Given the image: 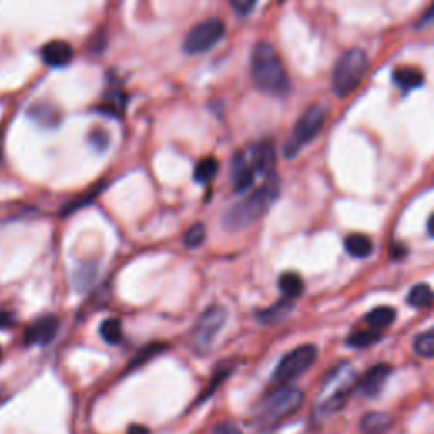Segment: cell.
Masks as SVG:
<instances>
[{
    "label": "cell",
    "instance_id": "obj_1",
    "mask_svg": "<svg viewBox=\"0 0 434 434\" xmlns=\"http://www.w3.org/2000/svg\"><path fill=\"white\" fill-rule=\"evenodd\" d=\"M251 76L255 85L275 97H283L290 92V80L287 75L277 50L270 42L261 41L251 51Z\"/></svg>",
    "mask_w": 434,
    "mask_h": 434
},
{
    "label": "cell",
    "instance_id": "obj_2",
    "mask_svg": "<svg viewBox=\"0 0 434 434\" xmlns=\"http://www.w3.org/2000/svg\"><path fill=\"white\" fill-rule=\"evenodd\" d=\"M277 197L278 182L272 175L263 187L258 188L251 195H248L246 199L236 202L234 205H231L226 210L224 217H222V227L229 231V233H236V231H241L244 227L255 224L256 221H260L268 212V209L272 207Z\"/></svg>",
    "mask_w": 434,
    "mask_h": 434
},
{
    "label": "cell",
    "instance_id": "obj_3",
    "mask_svg": "<svg viewBox=\"0 0 434 434\" xmlns=\"http://www.w3.org/2000/svg\"><path fill=\"white\" fill-rule=\"evenodd\" d=\"M356 387V373L350 363H339L326 377L317 397V414L331 416L346 404L348 395Z\"/></svg>",
    "mask_w": 434,
    "mask_h": 434
},
{
    "label": "cell",
    "instance_id": "obj_4",
    "mask_svg": "<svg viewBox=\"0 0 434 434\" xmlns=\"http://www.w3.org/2000/svg\"><path fill=\"white\" fill-rule=\"evenodd\" d=\"M368 73V57L363 50L351 48L338 59L333 70V90L338 97L345 98L362 85Z\"/></svg>",
    "mask_w": 434,
    "mask_h": 434
},
{
    "label": "cell",
    "instance_id": "obj_5",
    "mask_svg": "<svg viewBox=\"0 0 434 434\" xmlns=\"http://www.w3.org/2000/svg\"><path fill=\"white\" fill-rule=\"evenodd\" d=\"M326 122V110L324 107L321 105H311L309 109L304 110V114L300 115L295 122L294 132H292L290 139L287 141L285 146H283V154L287 158H294L302 146H306L307 143L319 135V131L324 126Z\"/></svg>",
    "mask_w": 434,
    "mask_h": 434
},
{
    "label": "cell",
    "instance_id": "obj_6",
    "mask_svg": "<svg viewBox=\"0 0 434 434\" xmlns=\"http://www.w3.org/2000/svg\"><path fill=\"white\" fill-rule=\"evenodd\" d=\"M227 319V311L222 306H210L205 309L197 321L195 329L192 333V346L197 353L205 355L212 350L217 334L224 328Z\"/></svg>",
    "mask_w": 434,
    "mask_h": 434
},
{
    "label": "cell",
    "instance_id": "obj_7",
    "mask_svg": "<svg viewBox=\"0 0 434 434\" xmlns=\"http://www.w3.org/2000/svg\"><path fill=\"white\" fill-rule=\"evenodd\" d=\"M317 360V348L314 345H302L290 353H287L280 360L273 372V382L277 385H287L292 380L304 375L309 368L316 363Z\"/></svg>",
    "mask_w": 434,
    "mask_h": 434
},
{
    "label": "cell",
    "instance_id": "obj_8",
    "mask_svg": "<svg viewBox=\"0 0 434 434\" xmlns=\"http://www.w3.org/2000/svg\"><path fill=\"white\" fill-rule=\"evenodd\" d=\"M226 34L224 23L219 19H207L195 24L183 41V50L188 55H202L212 50Z\"/></svg>",
    "mask_w": 434,
    "mask_h": 434
},
{
    "label": "cell",
    "instance_id": "obj_9",
    "mask_svg": "<svg viewBox=\"0 0 434 434\" xmlns=\"http://www.w3.org/2000/svg\"><path fill=\"white\" fill-rule=\"evenodd\" d=\"M304 394L299 389H292V387H283L277 390L272 397L266 399L261 418L265 423H280V421L290 418L295 411L302 407Z\"/></svg>",
    "mask_w": 434,
    "mask_h": 434
},
{
    "label": "cell",
    "instance_id": "obj_10",
    "mask_svg": "<svg viewBox=\"0 0 434 434\" xmlns=\"http://www.w3.org/2000/svg\"><path fill=\"white\" fill-rule=\"evenodd\" d=\"M59 331V319L53 314L38 317L25 328L24 343L28 346H46L57 338Z\"/></svg>",
    "mask_w": 434,
    "mask_h": 434
},
{
    "label": "cell",
    "instance_id": "obj_11",
    "mask_svg": "<svg viewBox=\"0 0 434 434\" xmlns=\"http://www.w3.org/2000/svg\"><path fill=\"white\" fill-rule=\"evenodd\" d=\"M256 170L251 160H248L243 153H236L231 160V182L236 193L246 192L255 183Z\"/></svg>",
    "mask_w": 434,
    "mask_h": 434
},
{
    "label": "cell",
    "instance_id": "obj_12",
    "mask_svg": "<svg viewBox=\"0 0 434 434\" xmlns=\"http://www.w3.org/2000/svg\"><path fill=\"white\" fill-rule=\"evenodd\" d=\"M390 373H392V367H390V365H375V367H372L370 370L365 373L362 380L356 384V387H358L360 392L367 395V397H375V395L382 392L387 380H389Z\"/></svg>",
    "mask_w": 434,
    "mask_h": 434
},
{
    "label": "cell",
    "instance_id": "obj_13",
    "mask_svg": "<svg viewBox=\"0 0 434 434\" xmlns=\"http://www.w3.org/2000/svg\"><path fill=\"white\" fill-rule=\"evenodd\" d=\"M73 57H75V53H73L72 45H68L67 41H51L48 45L42 46L41 50L42 62L53 68L67 67Z\"/></svg>",
    "mask_w": 434,
    "mask_h": 434
},
{
    "label": "cell",
    "instance_id": "obj_14",
    "mask_svg": "<svg viewBox=\"0 0 434 434\" xmlns=\"http://www.w3.org/2000/svg\"><path fill=\"white\" fill-rule=\"evenodd\" d=\"M249 160H251L256 171L263 175H273L277 156H275V146L272 141H263V143L256 144L251 149V158Z\"/></svg>",
    "mask_w": 434,
    "mask_h": 434
},
{
    "label": "cell",
    "instance_id": "obj_15",
    "mask_svg": "<svg viewBox=\"0 0 434 434\" xmlns=\"http://www.w3.org/2000/svg\"><path fill=\"white\" fill-rule=\"evenodd\" d=\"M394 84L397 85L402 92H411V90L419 88L424 81L423 72L412 67H399L392 75Z\"/></svg>",
    "mask_w": 434,
    "mask_h": 434
},
{
    "label": "cell",
    "instance_id": "obj_16",
    "mask_svg": "<svg viewBox=\"0 0 434 434\" xmlns=\"http://www.w3.org/2000/svg\"><path fill=\"white\" fill-rule=\"evenodd\" d=\"M345 248H346L348 255L362 260V258H368L372 255L373 241L370 239V236H367V234L351 233L346 236Z\"/></svg>",
    "mask_w": 434,
    "mask_h": 434
},
{
    "label": "cell",
    "instance_id": "obj_17",
    "mask_svg": "<svg viewBox=\"0 0 434 434\" xmlns=\"http://www.w3.org/2000/svg\"><path fill=\"white\" fill-rule=\"evenodd\" d=\"M292 309H294V300L285 297L283 300H280V302L273 304L272 307L256 312V319L263 322V324H275V322L285 319Z\"/></svg>",
    "mask_w": 434,
    "mask_h": 434
},
{
    "label": "cell",
    "instance_id": "obj_18",
    "mask_svg": "<svg viewBox=\"0 0 434 434\" xmlns=\"http://www.w3.org/2000/svg\"><path fill=\"white\" fill-rule=\"evenodd\" d=\"M395 316H397V314H395V309L384 306V307L372 309V311L365 316V321H367V324L370 326V328H373L375 331H382L394 324Z\"/></svg>",
    "mask_w": 434,
    "mask_h": 434
},
{
    "label": "cell",
    "instance_id": "obj_19",
    "mask_svg": "<svg viewBox=\"0 0 434 434\" xmlns=\"http://www.w3.org/2000/svg\"><path fill=\"white\" fill-rule=\"evenodd\" d=\"M278 287L287 299H297L304 292V280L299 273L285 272L278 278Z\"/></svg>",
    "mask_w": 434,
    "mask_h": 434
},
{
    "label": "cell",
    "instance_id": "obj_20",
    "mask_svg": "<svg viewBox=\"0 0 434 434\" xmlns=\"http://www.w3.org/2000/svg\"><path fill=\"white\" fill-rule=\"evenodd\" d=\"M434 302V292L428 283H418L407 294V304L414 309H426Z\"/></svg>",
    "mask_w": 434,
    "mask_h": 434
},
{
    "label": "cell",
    "instance_id": "obj_21",
    "mask_svg": "<svg viewBox=\"0 0 434 434\" xmlns=\"http://www.w3.org/2000/svg\"><path fill=\"white\" fill-rule=\"evenodd\" d=\"M166 348H169V345H166V343H153V345H148V346L141 348V350L135 355V358H132L131 362H129L126 372L136 370V368H139L141 365L148 363L149 360L153 358V356L160 355L161 351L166 350Z\"/></svg>",
    "mask_w": 434,
    "mask_h": 434
},
{
    "label": "cell",
    "instance_id": "obj_22",
    "mask_svg": "<svg viewBox=\"0 0 434 434\" xmlns=\"http://www.w3.org/2000/svg\"><path fill=\"white\" fill-rule=\"evenodd\" d=\"M101 336L107 345H119L122 341V322L115 317H109L101 324Z\"/></svg>",
    "mask_w": 434,
    "mask_h": 434
},
{
    "label": "cell",
    "instance_id": "obj_23",
    "mask_svg": "<svg viewBox=\"0 0 434 434\" xmlns=\"http://www.w3.org/2000/svg\"><path fill=\"white\" fill-rule=\"evenodd\" d=\"M219 170V163L216 158H204L195 165V170H193V180L197 183H207L217 175Z\"/></svg>",
    "mask_w": 434,
    "mask_h": 434
},
{
    "label": "cell",
    "instance_id": "obj_24",
    "mask_svg": "<svg viewBox=\"0 0 434 434\" xmlns=\"http://www.w3.org/2000/svg\"><path fill=\"white\" fill-rule=\"evenodd\" d=\"M390 424H392V419L387 414H382V412H370V414L365 416L362 421V426L368 434H378L382 431H387Z\"/></svg>",
    "mask_w": 434,
    "mask_h": 434
},
{
    "label": "cell",
    "instance_id": "obj_25",
    "mask_svg": "<svg viewBox=\"0 0 434 434\" xmlns=\"http://www.w3.org/2000/svg\"><path fill=\"white\" fill-rule=\"evenodd\" d=\"M382 333L380 331H356V333H351L348 336L346 343L348 346L351 348H368L372 345H375L377 341H380Z\"/></svg>",
    "mask_w": 434,
    "mask_h": 434
},
{
    "label": "cell",
    "instance_id": "obj_26",
    "mask_svg": "<svg viewBox=\"0 0 434 434\" xmlns=\"http://www.w3.org/2000/svg\"><path fill=\"white\" fill-rule=\"evenodd\" d=\"M414 351L423 358H434V328L421 333L414 339Z\"/></svg>",
    "mask_w": 434,
    "mask_h": 434
},
{
    "label": "cell",
    "instance_id": "obj_27",
    "mask_svg": "<svg viewBox=\"0 0 434 434\" xmlns=\"http://www.w3.org/2000/svg\"><path fill=\"white\" fill-rule=\"evenodd\" d=\"M102 188H104V185H97V187L90 188V192L85 193V195L79 197V199H76V200L68 202V204L64 205V207L62 209V212H59V214H62V216H70V214L75 212V210H79L80 207H84V205L90 204V202H92L98 195V192H101Z\"/></svg>",
    "mask_w": 434,
    "mask_h": 434
},
{
    "label": "cell",
    "instance_id": "obj_28",
    "mask_svg": "<svg viewBox=\"0 0 434 434\" xmlns=\"http://www.w3.org/2000/svg\"><path fill=\"white\" fill-rule=\"evenodd\" d=\"M205 236H207V231H205V226L197 222L193 224L190 229L187 231L185 236H183V243H185L187 248H199L204 244Z\"/></svg>",
    "mask_w": 434,
    "mask_h": 434
},
{
    "label": "cell",
    "instance_id": "obj_29",
    "mask_svg": "<svg viewBox=\"0 0 434 434\" xmlns=\"http://www.w3.org/2000/svg\"><path fill=\"white\" fill-rule=\"evenodd\" d=\"M96 272L97 268L93 265H81L75 273L76 287H79L80 290L87 289L90 283L93 282V278H96Z\"/></svg>",
    "mask_w": 434,
    "mask_h": 434
},
{
    "label": "cell",
    "instance_id": "obj_30",
    "mask_svg": "<svg viewBox=\"0 0 434 434\" xmlns=\"http://www.w3.org/2000/svg\"><path fill=\"white\" fill-rule=\"evenodd\" d=\"M231 372H233V367H229V365H221V367H219L217 370L214 372V380H212V384H209L207 392H205L204 395H202V397H200V402H204L205 399H207L210 394H214V392H216V389H217V387L221 385L222 382H224L227 377H229V373H231Z\"/></svg>",
    "mask_w": 434,
    "mask_h": 434
},
{
    "label": "cell",
    "instance_id": "obj_31",
    "mask_svg": "<svg viewBox=\"0 0 434 434\" xmlns=\"http://www.w3.org/2000/svg\"><path fill=\"white\" fill-rule=\"evenodd\" d=\"M258 0H231V6L239 16H246L253 11Z\"/></svg>",
    "mask_w": 434,
    "mask_h": 434
},
{
    "label": "cell",
    "instance_id": "obj_32",
    "mask_svg": "<svg viewBox=\"0 0 434 434\" xmlns=\"http://www.w3.org/2000/svg\"><path fill=\"white\" fill-rule=\"evenodd\" d=\"M90 143L96 146V149H98V152H104L107 144H109V136H107V132L96 131L90 136Z\"/></svg>",
    "mask_w": 434,
    "mask_h": 434
},
{
    "label": "cell",
    "instance_id": "obj_33",
    "mask_svg": "<svg viewBox=\"0 0 434 434\" xmlns=\"http://www.w3.org/2000/svg\"><path fill=\"white\" fill-rule=\"evenodd\" d=\"M214 434H243V433L241 429L233 423H221L217 424L216 429H214Z\"/></svg>",
    "mask_w": 434,
    "mask_h": 434
},
{
    "label": "cell",
    "instance_id": "obj_34",
    "mask_svg": "<svg viewBox=\"0 0 434 434\" xmlns=\"http://www.w3.org/2000/svg\"><path fill=\"white\" fill-rule=\"evenodd\" d=\"M14 314L7 312V311H0V329H6L11 328V326H14Z\"/></svg>",
    "mask_w": 434,
    "mask_h": 434
},
{
    "label": "cell",
    "instance_id": "obj_35",
    "mask_svg": "<svg viewBox=\"0 0 434 434\" xmlns=\"http://www.w3.org/2000/svg\"><path fill=\"white\" fill-rule=\"evenodd\" d=\"M406 255H407V248L402 246V244L395 243L390 246V256H392L394 260H402Z\"/></svg>",
    "mask_w": 434,
    "mask_h": 434
},
{
    "label": "cell",
    "instance_id": "obj_36",
    "mask_svg": "<svg viewBox=\"0 0 434 434\" xmlns=\"http://www.w3.org/2000/svg\"><path fill=\"white\" fill-rule=\"evenodd\" d=\"M127 434H149V429L144 428V426H137V424H135V426H131L127 429Z\"/></svg>",
    "mask_w": 434,
    "mask_h": 434
},
{
    "label": "cell",
    "instance_id": "obj_37",
    "mask_svg": "<svg viewBox=\"0 0 434 434\" xmlns=\"http://www.w3.org/2000/svg\"><path fill=\"white\" fill-rule=\"evenodd\" d=\"M428 233L431 238H434V212L431 214V217L428 219Z\"/></svg>",
    "mask_w": 434,
    "mask_h": 434
},
{
    "label": "cell",
    "instance_id": "obj_38",
    "mask_svg": "<svg viewBox=\"0 0 434 434\" xmlns=\"http://www.w3.org/2000/svg\"><path fill=\"white\" fill-rule=\"evenodd\" d=\"M433 16H434V4H433V7L428 11V14L424 16L423 19H421V23H419V24H426L428 21H431V19H433Z\"/></svg>",
    "mask_w": 434,
    "mask_h": 434
},
{
    "label": "cell",
    "instance_id": "obj_39",
    "mask_svg": "<svg viewBox=\"0 0 434 434\" xmlns=\"http://www.w3.org/2000/svg\"><path fill=\"white\" fill-rule=\"evenodd\" d=\"M0 358H2V348H0Z\"/></svg>",
    "mask_w": 434,
    "mask_h": 434
},
{
    "label": "cell",
    "instance_id": "obj_40",
    "mask_svg": "<svg viewBox=\"0 0 434 434\" xmlns=\"http://www.w3.org/2000/svg\"><path fill=\"white\" fill-rule=\"evenodd\" d=\"M0 148H2V144H0ZM0 154H2V149H0Z\"/></svg>",
    "mask_w": 434,
    "mask_h": 434
}]
</instances>
